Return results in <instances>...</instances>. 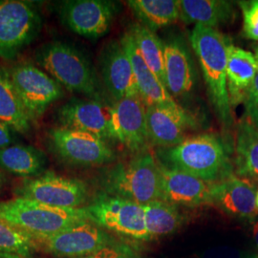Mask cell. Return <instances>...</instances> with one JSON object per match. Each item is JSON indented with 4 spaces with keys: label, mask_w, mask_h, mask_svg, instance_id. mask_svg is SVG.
<instances>
[{
    "label": "cell",
    "mask_w": 258,
    "mask_h": 258,
    "mask_svg": "<svg viewBox=\"0 0 258 258\" xmlns=\"http://www.w3.org/2000/svg\"><path fill=\"white\" fill-rule=\"evenodd\" d=\"M231 149L228 142L217 134H200L184 140L171 148H158L159 164L178 169L214 183L232 174Z\"/></svg>",
    "instance_id": "obj_1"
},
{
    "label": "cell",
    "mask_w": 258,
    "mask_h": 258,
    "mask_svg": "<svg viewBox=\"0 0 258 258\" xmlns=\"http://www.w3.org/2000/svg\"><path fill=\"white\" fill-rule=\"evenodd\" d=\"M190 44L199 61L209 100L225 130L234 124L228 88L227 60L231 45L217 29L196 24L190 33Z\"/></svg>",
    "instance_id": "obj_2"
},
{
    "label": "cell",
    "mask_w": 258,
    "mask_h": 258,
    "mask_svg": "<svg viewBox=\"0 0 258 258\" xmlns=\"http://www.w3.org/2000/svg\"><path fill=\"white\" fill-rule=\"evenodd\" d=\"M99 182L103 194L140 205L163 200L160 165L146 151L104 169Z\"/></svg>",
    "instance_id": "obj_3"
},
{
    "label": "cell",
    "mask_w": 258,
    "mask_h": 258,
    "mask_svg": "<svg viewBox=\"0 0 258 258\" xmlns=\"http://www.w3.org/2000/svg\"><path fill=\"white\" fill-rule=\"evenodd\" d=\"M35 58L47 74L68 91L103 102L102 86L88 58L75 47L51 41L39 47Z\"/></svg>",
    "instance_id": "obj_4"
},
{
    "label": "cell",
    "mask_w": 258,
    "mask_h": 258,
    "mask_svg": "<svg viewBox=\"0 0 258 258\" xmlns=\"http://www.w3.org/2000/svg\"><path fill=\"white\" fill-rule=\"evenodd\" d=\"M0 219L34 238L52 236L82 222L90 221L85 207L56 208L19 197L0 202Z\"/></svg>",
    "instance_id": "obj_5"
},
{
    "label": "cell",
    "mask_w": 258,
    "mask_h": 258,
    "mask_svg": "<svg viewBox=\"0 0 258 258\" xmlns=\"http://www.w3.org/2000/svg\"><path fill=\"white\" fill-rule=\"evenodd\" d=\"M42 19L35 4L0 0V57L13 59L38 36Z\"/></svg>",
    "instance_id": "obj_6"
},
{
    "label": "cell",
    "mask_w": 258,
    "mask_h": 258,
    "mask_svg": "<svg viewBox=\"0 0 258 258\" xmlns=\"http://www.w3.org/2000/svg\"><path fill=\"white\" fill-rule=\"evenodd\" d=\"M50 151L67 165L92 167L110 164L116 155L106 141L73 129L56 127L48 132Z\"/></svg>",
    "instance_id": "obj_7"
},
{
    "label": "cell",
    "mask_w": 258,
    "mask_h": 258,
    "mask_svg": "<svg viewBox=\"0 0 258 258\" xmlns=\"http://www.w3.org/2000/svg\"><path fill=\"white\" fill-rule=\"evenodd\" d=\"M85 210L90 221L102 229L135 239H149L143 206L101 192Z\"/></svg>",
    "instance_id": "obj_8"
},
{
    "label": "cell",
    "mask_w": 258,
    "mask_h": 258,
    "mask_svg": "<svg viewBox=\"0 0 258 258\" xmlns=\"http://www.w3.org/2000/svg\"><path fill=\"white\" fill-rule=\"evenodd\" d=\"M17 197L56 208H83L88 199V186L77 178L45 171L41 175L26 178L15 188Z\"/></svg>",
    "instance_id": "obj_9"
},
{
    "label": "cell",
    "mask_w": 258,
    "mask_h": 258,
    "mask_svg": "<svg viewBox=\"0 0 258 258\" xmlns=\"http://www.w3.org/2000/svg\"><path fill=\"white\" fill-rule=\"evenodd\" d=\"M9 73L32 121L40 119L48 107L64 95L59 83L32 63H19L14 66Z\"/></svg>",
    "instance_id": "obj_10"
},
{
    "label": "cell",
    "mask_w": 258,
    "mask_h": 258,
    "mask_svg": "<svg viewBox=\"0 0 258 258\" xmlns=\"http://www.w3.org/2000/svg\"><path fill=\"white\" fill-rule=\"evenodd\" d=\"M61 22L75 34L89 39L104 37L118 12L107 0H66L58 4Z\"/></svg>",
    "instance_id": "obj_11"
},
{
    "label": "cell",
    "mask_w": 258,
    "mask_h": 258,
    "mask_svg": "<svg viewBox=\"0 0 258 258\" xmlns=\"http://www.w3.org/2000/svg\"><path fill=\"white\" fill-rule=\"evenodd\" d=\"M37 249L61 257L81 258L115 243L102 228L82 222L48 237L35 238Z\"/></svg>",
    "instance_id": "obj_12"
},
{
    "label": "cell",
    "mask_w": 258,
    "mask_h": 258,
    "mask_svg": "<svg viewBox=\"0 0 258 258\" xmlns=\"http://www.w3.org/2000/svg\"><path fill=\"white\" fill-rule=\"evenodd\" d=\"M59 127L83 131L104 141L114 140L112 104L90 99L73 98L55 113Z\"/></svg>",
    "instance_id": "obj_13"
},
{
    "label": "cell",
    "mask_w": 258,
    "mask_h": 258,
    "mask_svg": "<svg viewBox=\"0 0 258 258\" xmlns=\"http://www.w3.org/2000/svg\"><path fill=\"white\" fill-rule=\"evenodd\" d=\"M113 137L130 151L144 152L148 142L147 107L140 97L112 103Z\"/></svg>",
    "instance_id": "obj_14"
},
{
    "label": "cell",
    "mask_w": 258,
    "mask_h": 258,
    "mask_svg": "<svg viewBox=\"0 0 258 258\" xmlns=\"http://www.w3.org/2000/svg\"><path fill=\"white\" fill-rule=\"evenodd\" d=\"M164 44L166 89L173 99L187 98L194 93L198 81L192 53L180 36L168 37Z\"/></svg>",
    "instance_id": "obj_15"
},
{
    "label": "cell",
    "mask_w": 258,
    "mask_h": 258,
    "mask_svg": "<svg viewBox=\"0 0 258 258\" xmlns=\"http://www.w3.org/2000/svg\"><path fill=\"white\" fill-rule=\"evenodd\" d=\"M195 120L181 105H151L147 107L148 142L158 148H171L186 139Z\"/></svg>",
    "instance_id": "obj_16"
},
{
    "label": "cell",
    "mask_w": 258,
    "mask_h": 258,
    "mask_svg": "<svg viewBox=\"0 0 258 258\" xmlns=\"http://www.w3.org/2000/svg\"><path fill=\"white\" fill-rule=\"evenodd\" d=\"M101 74L104 88L113 102L128 97H140L132 65L120 41L113 40L103 48Z\"/></svg>",
    "instance_id": "obj_17"
},
{
    "label": "cell",
    "mask_w": 258,
    "mask_h": 258,
    "mask_svg": "<svg viewBox=\"0 0 258 258\" xmlns=\"http://www.w3.org/2000/svg\"><path fill=\"white\" fill-rule=\"evenodd\" d=\"M212 204L223 212L240 218H252L256 214V191L252 183L236 174H231L212 183Z\"/></svg>",
    "instance_id": "obj_18"
},
{
    "label": "cell",
    "mask_w": 258,
    "mask_h": 258,
    "mask_svg": "<svg viewBox=\"0 0 258 258\" xmlns=\"http://www.w3.org/2000/svg\"><path fill=\"white\" fill-rule=\"evenodd\" d=\"M160 165L163 200L185 207H199L212 204L211 186L199 178L184 171Z\"/></svg>",
    "instance_id": "obj_19"
},
{
    "label": "cell",
    "mask_w": 258,
    "mask_h": 258,
    "mask_svg": "<svg viewBox=\"0 0 258 258\" xmlns=\"http://www.w3.org/2000/svg\"><path fill=\"white\" fill-rule=\"evenodd\" d=\"M120 41L128 55L135 75L139 96L146 107L151 105H180L149 69L128 32L122 36Z\"/></svg>",
    "instance_id": "obj_20"
},
{
    "label": "cell",
    "mask_w": 258,
    "mask_h": 258,
    "mask_svg": "<svg viewBox=\"0 0 258 258\" xmlns=\"http://www.w3.org/2000/svg\"><path fill=\"white\" fill-rule=\"evenodd\" d=\"M257 70L254 55L231 44L228 49L227 88L231 107L244 103Z\"/></svg>",
    "instance_id": "obj_21"
},
{
    "label": "cell",
    "mask_w": 258,
    "mask_h": 258,
    "mask_svg": "<svg viewBox=\"0 0 258 258\" xmlns=\"http://www.w3.org/2000/svg\"><path fill=\"white\" fill-rule=\"evenodd\" d=\"M179 19L186 25L200 24L217 29L234 17L233 4L225 0H180Z\"/></svg>",
    "instance_id": "obj_22"
},
{
    "label": "cell",
    "mask_w": 258,
    "mask_h": 258,
    "mask_svg": "<svg viewBox=\"0 0 258 258\" xmlns=\"http://www.w3.org/2000/svg\"><path fill=\"white\" fill-rule=\"evenodd\" d=\"M233 166L236 175L258 181V125L244 118L235 132Z\"/></svg>",
    "instance_id": "obj_23"
},
{
    "label": "cell",
    "mask_w": 258,
    "mask_h": 258,
    "mask_svg": "<svg viewBox=\"0 0 258 258\" xmlns=\"http://www.w3.org/2000/svg\"><path fill=\"white\" fill-rule=\"evenodd\" d=\"M44 152L32 146L12 145L0 149V167L14 175L33 178L45 172Z\"/></svg>",
    "instance_id": "obj_24"
},
{
    "label": "cell",
    "mask_w": 258,
    "mask_h": 258,
    "mask_svg": "<svg viewBox=\"0 0 258 258\" xmlns=\"http://www.w3.org/2000/svg\"><path fill=\"white\" fill-rule=\"evenodd\" d=\"M130 9L139 24L156 32L179 19V0H129Z\"/></svg>",
    "instance_id": "obj_25"
},
{
    "label": "cell",
    "mask_w": 258,
    "mask_h": 258,
    "mask_svg": "<svg viewBox=\"0 0 258 258\" xmlns=\"http://www.w3.org/2000/svg\"><path fill=\"white\" fill-rule=\"evenodd\" d=\"M0 121L19 133L31 128V118L19 98L9 71L0 68Z\"/></svg>",
    "instance_id": "obj_26"
},
{
    "label": "cell",
    "mask_w": 258,
    "mask_h": 258,
    "mask_svg": "<svg viewBox=\"0 0 258 258\" xmlns=\"http://www.w3.org/2000/svg\"><path fill=\"white\" fill-rule=\"evenodd\" d=\"M128 33L149 69L166 88L164 41L154 32L139 23L129 28Z\"/></svg>",
    "instance_id": "obj_27"
},
{
    "label": "cell",
    "mask_w": 258,
    "mask_h": 258,
    "mask_svg": "<svg viewBox=\"0 0 258 258\" xmlns=\"http://www.w3.org/2000/svg\"><path fill=\"white\" fill-rule=\"evenodd\" d=\"M142 206L149 238L170 234L177 231L183 222L182 214L173 204L155 200Z\"/></svg>",
    "instance_id": "obj_28"
},
{
    "label": "cell",
    "mask_w": 258,
    "mask_h": 258,
    "mask_svg": "<svg viewBox=\"0 0 258 258\" xmlns=\"http://www.w3.org/2000/svg\"><path fill=\"white\" fill-rule=\"evenodd\" d=\"M36 249L32 235L0 219V253L30 256Z\"/></svg>",
    "instance_id": "obj_29"
},
{
    "label": "cell",
    "mask_w": 258,
    "mask_h": 258,
    "mask_svg": "<svg viewBox=\"0 0 258 258\" xmlns=\"http://www.w3.org/2000/svg\"><path fill=\"white\" fill-rule=\"evenodd\" d=\"M238 5L243 17L244 36L258 41V0L239 1Z\"/></svg>",
    "instance_id": "obj_30"
},
{
    "label": "cell",
    "mask_w": 258,
    "mask_h": 258,
    "mask_svg": "<svg viewBox=\"0 0 258 258\" xmlns=\"http://www.w3.org/2000/svg\"><path fill=\"white\" fill-rule=\"evenodd\" d=\"M244 104H245L244 119L249 120V122L255 125H258V60L256 75L249 88L247 99L244 102Z\"/></svg>",
    "instance_id": "obj_31"
},
{
    "label": "cell",
    "mask_w": 258,
    "mask_h": 258,
    "mask_svg": "<svg viewBox=\"0 0 258 258\" xmlns=\"http://www.w3.org/2000/svg\"><path fill=\"white\" fill-rule=\"evenodd\" d=\"M81 258H132L128 249L116 243L103 247L89 255Z\"/></svg>",
    "instance_id": "obj_32"
},
{
    "label": "cell",
    "mask_w": 258,
    "mask_h": 258,
    "mask_svg": "<svg viewBox=\"0 0 258 258\" xmlns=\"http://www.w3.org/2000/svg\"><path fill=\"white\" fill-rule=\"evenodd\" d=\"M11 127L7 124L0 121V149L8 148L13 145V135L11 132Z\"/></svg>",
    "instance_id": "obj_33"
},
{
    "label": "cell",
    "mask_w": 258,
    "mask_h": 258,
    "mask_svg": "<svg viewBox=\"0 0 258 258\" xmlns=\"http://www.w3.org/2000/svg\"><path fill=\"white\" fill-rule=\"evenodd\" d=\"M205 258H240V253L234 249H222L207 254Z\"/></svg>",
    "instance_id": "obj_34"
},
{
    "label": "cell",
    "mask_w": 258,
    "mask_h": 258,
    "mask_svg": "<svg viewBox=\"0 0 258 258\" xmlns=\"http://www.w3.org/2000/svg\"><path fill=\"white\" fill-rule=\"evenodd\" d=\"M0 258H33L25 255H17V254H7V253H0Z\"/></svg>",
    "instance_id": "obj_35"
},
{
    "label": "cell",
    "mask_w": 258,
    "mask_h": 258,
    "mask_svg": "<svg viewBox=\"0 0 258 258\" xmlns=\"http://www.w3.org/2000/svg\"><path fill=\"white\" fill-rule=\"evenodd\" d=\"M252 233H253V238H254V241H255V244L258 246V222L255 223L254 226H253Z\"/></svg>",
    "instance_id": "obj_36"
},
{
    "label": "cell",
    "mask_w": 258,
    "mask_h": 258,
    "mask_svg": "<svg viewBox=\"0 0 258 258\" xmlns=\"http://www.w3.org/2000/svg\"><path fill=\"white\" fill-rule=\"evenodd\" d=\"M5 181H6V179H5V176H4V174H3V173L0 171V192H1V190L3 189V187H4Z\"/></svg>",
    "instance_id": "obj_37"
},
{
    "label": "cell",
    "mask_w": 258,
    "mask_h": 258,
    "mask_svg": "<svg viewBox=\"0 0 258 258\" xmlns=\"http://www.w3.org/2000/svg\"><path fill=\"white\" fill-rule=\"evenodd\" d=\"M254 56H255V58L258 60V45L256 48H255V54H254Z\"/></svg>",
    "instance_id": "obj_38"
},
{
    "label": "cell",
    "mask_w": 258,
    "mask_h": 258,
    "mask_svg": "<svg viewBox=\"0 0 258 258\" xmlns=\"http://www.w3.org/2000/svg\"><path fill=\"white\" fill-rule=\"evenodd\" d=\"M255 203H256V208H257L258 210V190L257 192H256V196H255Z\"/></svg>",
    "instance_id": "obj_39"
}]
</instances>
